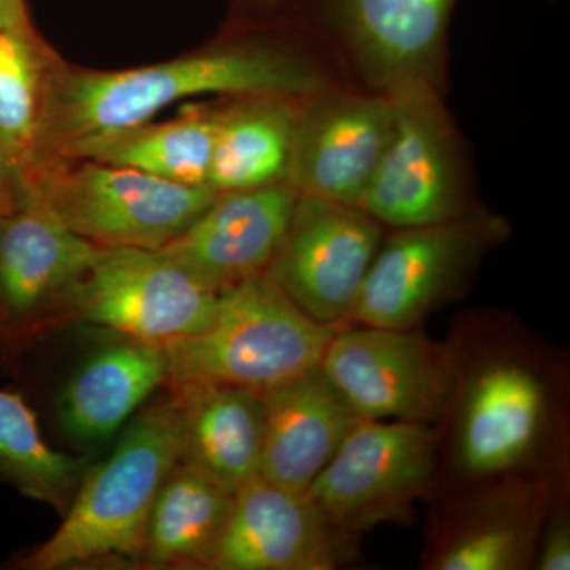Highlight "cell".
<instances>
[{
  "label": "cell",
  "instance_id": "cell-3",
  "mask_svg": "<svg viewBox=\"0 0 570 570\" xmlns=\"http://www.w3.org/2000/svg\"><path fill=\"white\" fill-rule=\"evenodd\" d=\"M181 456V420L168 395L130 422L102 464L89 466L58 531L7 568L138 564L154 501Z\"/></svg>",
  "mask_w": 570,
  "mask_h": 570
},
{
  "label": "cell",
  "instance_id": "cell-27",
  "mask_svg": "<svg viewBox=\"0 0 570 570\" xmlns=\"http://www.w3.org/2000/svg\"><path fill=\"white\" fill-rule=\"evenodd\" d=\"M24 202L26 189L20 171L0 141V219L20 212Z\"/></svg>",
  "mask_w": 570,
  "mask_h": 570
},
{
  "label": "cell",
  "instance_id": "cell-26",
  "mask_svg": "<svg viewBox=\"0 0 570 570\" xmlns=\"http://www.w3.org/2000/svg\"><path fill=\"white\" fill-rule=\"evenodd\" d=\"M532 569H570L569 482L562 483L551 501L535 550Z\"/></svg>",
  "mask_w": 570,
  "mask_h": 570
},
{
  "label": "cell",
  "instance_id": "cell-22",
  "mask_svg": "<svg viewBox=\"0 0 570 570\" xmlns=\"http://www.w3.org/2000/svg\"><path fill=\"white\" fill-rule=\"evenodd\" d=\"M232 502L234 494L179 460L165 478L149 513L140 568L208 569Z\"/></svg>",
  "mask_w": 570,
  "mask_h": 570
},
{
  "label": "cell",
  "instance_id": "cell-29",
  "mask_svg": "<svg viewBox=\"0 0 570 570\" xmlns=\"http://www.w3.org/2000/svg\"><path fill=\"white\" fill-rule=\"evenodd\" d=\"M29 24L26 0H0V29Z\"/></svg>",
  "mask_w": 570,
  "mask_h": 570
},
{
  "label": "cell",
  "instance_id": "cell-11",
  "mask_svg": "<svg viewBox=\"0 0 570 570\" xmlns=\"http://www.w3.org/2000/svg\"><path fill=\"white\" fill-rule=\"evenodd\" d=\"M321 370L358 419L439 425L448 411V341H433L420 328L340 326Z\"/></svg>",
  "mask_w": 570,
  "mask_h": 570
},
{
  "label": "cell",
  "instance_id": "cell-14",
  "mask_svg": "<svg viewBox=\"0 0 570 570\" xmlns=\"http://www.w3.org/2000/svg\"><path fill=\"white\" fill-rule=\"evenodd\" d=\"M99 250L32 202L0 219V366L17 367L33 341L56 330L63 299Z\"/></svg>",
  "mask_w": 570,
  "mask_h": 570
},
{
  "label": "cell",
  "instance_id": "cell-13",
  "mask_svg": "<svg viewBox=\"0 0 570 570\" xmlns=\"http://www.w3.org/2000/svg\"><path fill=\"white\" fill-rule=\"evenodd\" d=\"M385 232L360 206L298 195L265 273L314 321L347 325Z\"/></svg>",
  "mask_w": 570,
  "mask_h": 570
},
{
  "label": "cell",
  "instance_id": "cell-18",
  "mask_svg": "<svg viewBox=\"0 0 570 570\" xmlns=\"http://www.w3.org/2000/svg\"><path fill=\"white\" fill-rule=\"evenodd\" d=\"M262 397L261 475L306 493L360 419L321 366L262 392Z\"/></svg>",
  "mask_w": 570,
  "mask_h": 570
},
{
  "label": "cell",
  "instance_id": "cell-20",
  "mask_svg": "<svg viewBox=\"0 0 570 570\" xmlns=\"http://www.w3.org/2000/svg\"><path fill=\"white\" fill-rule=\"evenodd\" d=\"M167 377L163 344L119 337L66 382L56 404L59 426L77 444H104Z\"/></svg>",
  "mask_w": 570,
  "mask_h": 570
},
{
  "label": "cell",
  "instance_id": "cell-10",
  "mask_svg": "<svg viewBox=\"0 0 570 570\" xmlns=\"http://www.w3.org/2000/svg\"><path fill=\"white\" fill-rule=\"evenodd\" d=\"M217 298L159 249L100 247L63 299L56 328L99 326L119 337L164 344L205 328Z\"/></svg>",
  "mask_w": 570,
  "mask_h": 570
},
{
  "label": "cell",
  "instance_id": "cell-12",
  "mask_svg": "<svg viewBox=\"0 0 570 570\" xmlns=\"http://www.w3.org/2000/svg\"><path fill=\"white\" fill-rule=\"evenodd\" d=\"M566 478L505 475L441 491L423 542L426 570H530Z\"/></svg>",
  "mask_w": 570,
  "mask_h": 570
},
{
  "label": "cell",
  "instance_id": "cell-8",
  "mask_svg": "<svg viewBox=\"0 0 570 570\" xmlns=\"http://www.w3.org/2000/svg\"><path fill=\"white\" fill-rule=\"evenodd\" d=\"M438 425L363 420L321 472L307 497L351 542L381 524L406 527L438 487Z\"/></svg>",
  "mask_w": 570,
  "mask_h": 570
},
{
  "label": "cell",
  "instance_id": "cell-19",
  "mask_svg": "<svg viewBox=\"0 0 570 570\" xmlns=\"http://www.w3.org/2000/svg\"><path fill=\"white\" fill-rule=\"evenodd\" d=\"M183 426L181 460L235 494L261 474L262 392L217 382H167Z\"/></svg>",
  "mask_w": 570,
  "mask_h": 570
},
{
  "label": "cell",
  "instance_id": "cell-7",
  "mask_svg": "<svg viewBox=\"0 0 570 570\" xmlns=\"http://www.w3.org/2000/svg\"><path fill=\"white\" fill-rule=\"evenodd\" d=\"M219 194L91 159L51 160L26 186V202L81 238L100 247L141 249L170 243Z\"/></svg>",
  "mask_w": 570,
  "mask_h": 570
},
{
  "label": "cell",
  "instance_id": "cell-9",
  "mask_svg": "<svg viewBox=\"0 0 570 570\" xmlns=\"http://www.w3.org/2000/svg\"><path fill=\"white\" fill-rule=\"evenodd\" d=\"M459 0H306L296 24L330 51L346 81L374 92L428 81L445 92Z\"/></svg>",
  "mask_w": 570,
  "mask_h": 570
},
{
  "label": "cell",
  "instance_id": "cell-1",
  "mask_svg": "<svg viewBox=\"0 0 570 570\" xmlns=\"http://www.w3.org/2000/svg\"><path fill=\"white\" fill-rule=\"evenodd\" d=\"M445 341L453 384L434 497L505 475H569L564 355L504 311L460 314Z\"/></svg>",
  "mask_w": 570,
  "mask_h": 570
},
{
  "label": "cell",
  "instance_id": "cell-5",
  "mask_svg": "<svg viewBox=\"0 0 570 570\" xmlns=\"http://www.w3.org/2000/svg\"><path fill=\"white\" fill-rule=\"evenodd\" d=\"M389 94L392 134L360 208L387 230L445 223L478 208L466 145L445 92L409 81Z\"/></svg>",
  "mask_w": 570,
  "mask_h": 570
},
{
  "label": "cell",
  "instance_id": "cell-24",
  "mask_svg": "<svg viewBox=\"0 0 570 570\" xmlns=\"http://www.w3.org/2000/svg\"><path fill=\"white\" fill-rule=\"evenodd\" d=\"M88 461L51 449L36 414L17 392L0 390V480L59 513L69 509Z\"/></svg>",
  "mask_w": 570,
  "mask_h": 570
},
{
  "label": "cell",
  "instance_id": "cell-17",
  "mask_svg": "<svg viewBox=\"0 0 570 570\" xmlns=\"http://www.w3.org/2000/svg\"><path fill=\"white\" fill-rule=\"evenodd\" d=\"M298 194L287 183L220 193L160 253L220 294L268 269Z\"/></svg>",
  "mask_w": 570,
  "mask_h": 570
},
{
  "label": "cell",
  "instance_id": "cell-15",
  "mask_svg": "<svg viewBox=\"0 0 570 570\" xmlns=\"http://www.w3.org/2000/svg\"><path fill=\"white\" fill-rule=\"evenodd\" d=\"M393 100L337 81L302 97L285 183L298 195L358 206L387 146Z\"/></svg>",
  "mask_w": 570,
  "mask_h": 570
},
{
  "label": "cell",
  "instance_id": "cell-21",
  "mask_svg": "<svg viewBox=\"0 0 570 570\" xmlns=\"http://www.w3.org/2000/svg\"><path fill=\"white\" fill-rule=\"evenodd\" d=\"M302 97H234L224 105L208 186L230 193L285 183Z\"/></svg>",
  "mask_w": 570,
  "mask_h": 570
},
{
  "label": "cell",
  "instance_id": "cell-25",
  "mask_svg": "<svg viewBox=\"0 0 570 570\" xmlns=\"http://www.w3.org/2000/svg\"><path fill=\"white\" fill-rule=\"evenodd\" d=\"M50 59L31 22L0 29V141L28 186L40 170V126Z\"/></svg>",
  "mask_w": 570,
  "mask_h": 570
},
{
  "label": "cell",
  "instance_id": "cell-6",
  "mask_svg": "<svg viewBox=\"0 0 570 570\" xmlns=\"http://www.w3.org/2000/svg\"><path fill=\"white\" fill-rule=\"evenodd\" d=\"M510 235L509 220L483 205L445 223L385 232L347 325L420 328L466 295L482 262Z\"/></svg>",
  "mask_w": 570,
  "mask_h": 570
},
{
  "label": "cell",
  "instance_id": "cell-16",
  "mask_svg": "<svg viewBox=\"0 0 570 570\" xmlns=\"http://www.w3.org/2000/svg\"><path fill=\"white\" fill-rule=\"evenodd\" d=\"M355 553L306 493L258 474L234 494L206 570H333Z\"/></svg>",
  "mask_w": 570,
  "mask_h": 570
},
{
  "label": "cell",
  "instance_id": "cell-2",
  "mask_svg": "<svg viewBox=\"0 0 570 570\" xmlns=\"http://www.w3.org/2000/svg\"><path fill=\"white\" fill-rule=\"evenodd\" d=\"M346 81L318 40L285 48L235 40L176 61L119 71L48 70L40 126L41 165L85 159L97 146L149 124L187 97L307 96Z\"/></svg>",
  "mask_w": 570,
  "mask_h": 570
},
{
  "label": "cell",
  "instance_id": "cell-28",
  "mask_svg": "<svg viewBox=\"0 0 570 570\" xmlns=\"http://www.w3.org/2000/svg\"><path fill=\"white\" fill-rule=\"evenodd\" d=\"M306 0H235L236 9L245 18H273L277 14L298 17Z\"/></svg>",
  "mask_w": 570,
  "mask_h": 570
},
{
  "label": "cell",
  "instance_id": "cell-4",
  "mask_svg": "<svg viewBox=\"0 0 570 570\" xmlns=\"http://www.w3.org/2000/svg\"><path fill=\"white\" fill-rule=\"evenodd\" d=\"M337 328L307 316L262 273L220 292L200 332L163 344L167 382H217L266 392L321 366Z\"/></svg>",
  "mask_w": 570,
  "mask_h": 570
},
{
  "label": "cell",
  "instance_id": "cell-23",
  "mask_svg": "<svg viewBox=\"0 0 570 570\" xmlns=\"http://www.w3.org/2000/svg\"><path fill=\"white\" fill-rule=\"evenodd\" d=\"M223 107L195 108L181 118L145 124L97 146L85 159L121 165L186 186H208Z\"/></svg>",
  "mask_w": 570,
  "mask_h": 570
}]
</instances>
